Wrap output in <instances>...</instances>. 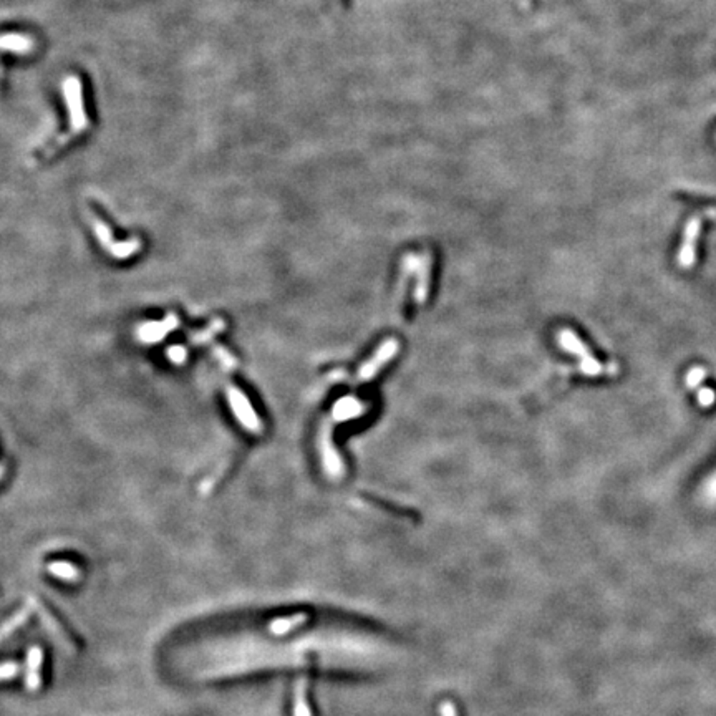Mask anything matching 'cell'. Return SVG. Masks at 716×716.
<instances>
[{
	"label": "cell",
	"instance_id": "6da1fadb",
	"mask_svg": "<svg viewBox=\"0 0 716 716\" xmlns=\"http://www.w3.org/2000/svg\"><path fill=\"white\" fill-rule=\"evenodd\" d=\"M559 342H561V347L564 348L566 352L574 353V355H577L579 358H581V372L584 373V375L598 377V375H602V373H605L603 372L602 365L598 363V361L595 360L592 355H590L589 348L585 347V344H582V340L575 335L574 330H569V328L561 330V333H559Z\"/></svg>",
	"mask_w": 716,
	"mask_h": 716
},
{
	"label": "cell",
	"instance_id": "7a4b0ae2",
	"mask_svg": "<svg viewBox=\"0 0 716 716\" xmlns=\"http://www.w3.org/2000/svg\"><path fill=\"white\" fill-rule=\"evenodd\" d=\"M398 350H400V344H398L395 339L385 340L383 344L377 348V352L373 353V357L370 358L368 361H365V363L360 367V370H358V373H357L358 383H365V381H370L372 378H375L378 375V372H380V368L385 367V365H387L388 361L396 355Z\"/></svg>",
	"mask_w": 716,
	"mask_h": 716
},
{
	"label": "cell",
	"instance_id": "3957f363",
	"mask_svg": "<svg viewBox=\"0 0 716 716\" xmlns=\"http://www.w3.org/2000/svg\"><path fill=\"white\" fill-rule=\"evenodd\" d=\"M702 232V216H693L686 223L685 234H683V243L680 245L678 264L683 269L691 267L695 262V251H697L698 236Z\"/></svg>",
	"mask_w": 716,
	"mask_h": 716
},
{
	"label": "cell",
	"instance_id": "277c9868",
	"mask_svg": "<svg viewBox=\"0 0 716 716\" xmlns=\"http://www.w3.org/2000/svg\"><path fill=\"white\" fill-rule=\"evenodd\" d=\"M408 262L412 264V269L416 272V285H415V300L418 304H423L428 299L429 292V273H432V256L426 252L421 256H406Z\"/></svg>",
	"mask_w": 716,
	"mask_h": 716
},
{
	"label": "cell",
	"instance_id": "5b68a950",
	"mask_svg": "<svg viewBox=\"0 0 716 716\" xmlns=\"http://www.w3.org/2000/svg\"><path fill=\"white\" fill-rule=\"evenodd\" d=\"M29 603L32 605V609L35 610V612L38 614V617L42 618V622L45 623L47 630L50 631L52 635H54L55 638H57L60 645L63 647V649H74V643H71L70 637H68V634H65V630L60 627V622L57 620V618L54 617L50 612H48L47 607H43L42 603H40L38 601H35V598H30Z\"/></svg>",
	"mask_w": 716,
	"mask_h": 716
},
{
	"label": "cell",
	"instance_id": "8992f818",
	"mask_svg": "<svg viewBox=\"0 0 716 716\" xmlns=\"http://www.w3.org/2000/svg\"><path fill=\"white\" fill-rule=\"evenodd\" d=\"M42 660L43 653L42 649L38 647H32L29 651V657H27V671H25V685L29 686L30 691H35L37 688L42 685Z\"/></svg>",
	"mask_w": 716,
	"mask_h": 716
},
{
	"label": "cell",
	"instance_id": "52a82bcc",
	"mask_svg": "<svg viewBox=\"0 0 716 716\" xmlns=\"http://www.w3.org/2000/svg\"><path fill=\"white\" fill-rule=\"evenodd\" d=\"M307 690V680H297L295 686H293V716H312Z\"/></svg>",
	"mask_w": 716,
	"mask_h": 716
},
{
	"label": "cell",
	"instance_id": "ba28073f",
	"mask_svg": "<svg viewBox=\"0 0 716 716\" xmlns=\"http://www.w3.org/2000/svg\"><path fill=\"white\" fill-rule=\"evenodd\" d=\"M32 610H34V609H32V605L29 603V605L23 607V609L19 610V612H15L14 615H12L10 618H7V620L3 622L2 625H0V642H2L3 638L9 637L12 631L17 630L19 627L22 625V623H25L27 618L30 617Z\"/></svg>",
	"mask_w": 716,
	"mask_h": 716
},
{
	"label": "cell",
	"instance_id": "9c48e42d",
	"mask_svg": "<svg viewBox=\"0 0 716 716\" xmlns=\"http://www.w3.org/2000/svg\"><path fill=\"white\" fill-rule=\"evenodd\" d=\"M52 575L62 579V581H76L80 577V570L70 562H54L48 566Z\"/></svg>",
	"mask_w": 716,
	"mask_h": 716
},
{
	"label": "cell",
	"instance_id": "30bf717a",
	"mask_svg": "<svg viewBox=\"0 0 716 716\" xmlns=\"http://www.w3.org/2000/svg\"><path fill=\"white\" fill-rule=\"evenodd\" d=\"M19 673V665L14 662H7L0 665V680H10Z\"/></svg>",
	"mask_w": 716,
	"mask_h": 716
},
{
	"label": "cell",
	"instance_id": "8fae6325",
	"mask_svg": "<svg viewBox=\"0 0 716 716\" xmlns=\"http://www.w3.org/2000/svg\"><path fill=\"white\" fill-rule=\"evenodd\" d=\"M705 378V370L695 368L688 373V387H697L700 381Z\"/></svg>",
	"mask_w": 716,
	"mask_h": 716
},
{
	"label": "cell",
	"instance_id": "7c38bea8",
	"mask_svg": "<svg viewBox=\"0 0 716 716\" xmlns=\"http://www.w3.org/2000/svg\"><path fill=\"white\" fill-rule=\"evenodd\" d=\"M715 400H716V393L711 388H703L702 392H700V403H702L703 406L713 405Z\"/></svg>",
	"mask_w": 716,
	"mask_h": 716
},
{
	"label": "cell",
	"instance_id": "4fadbf2b",
	"mask_svg": "<svg viewBox=\"0 0 716 716\" xmlns=\"http://www.w3.org/2000/svg\"><path fill=\"white\" fill-rule=\"evenodd\" d=\"M441 715H443V716H458L456 708H454L453 702H448V700H446V702L441 703Z\"/></svg>",
	"mask_w": 716,
	"mask_h": 716
}]
</instances>
